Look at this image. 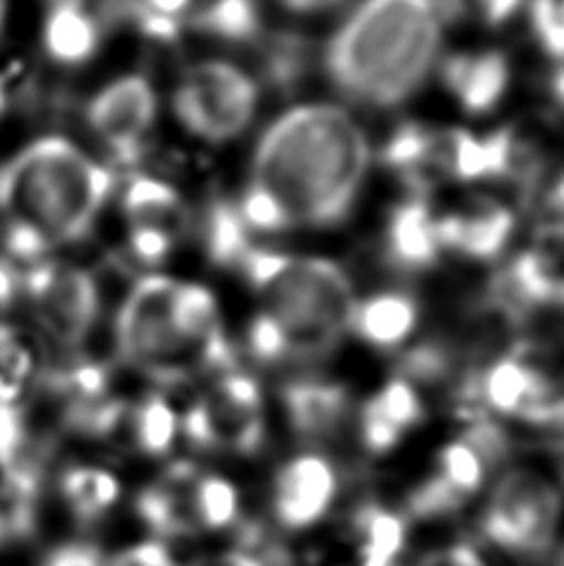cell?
<instances>
[{"mask_svg":"<svg viewBox=\"0 0 564 566\" xmlns=\"http://www.w3.org/2000/svg\"><path fill=\"white\" fill-rule=\"evenodd\" d=\"M368 167L370 145L354 115L326 103L301 105L259 137L251 185L286 209L294 229H326L351 214Z\"/></svg>","mask_w":564,"mask_h":566,"instance_id":"1","label":"cell"},{"mask_svg":"<svg viewBox=\"0 0 564 566\" xmlns=\"http://www.w3.org/2000/svg\"><path fill=\"white\" fill-rule=\"evenodd\" d=\"M442 23L440 0H361L328 40L326 75L351 103L398 107L436 65Z\"/></svg>","mask_w":564,"mask_h":566,"instance_id":"2","label":"cell"},{"mask_svg":"<svg viewBox=\"0 0 564 566\" xmlns=\"http://www.w3.org/2000/svg\"><path fill=\"white\" fill-rule=\"evenodd\" d=\"M115 177L65 137H40L0 167V214L15 256L75 244L103 214Z\"/></svg>","mask_w":564,"mask_h":566,"instance_id":"3","label":"cell"},{"mask_svg":"<svg viewBox=\"0 0 564 566\" xmlns=\"http://www.w3.org/2000/svg\"><path fill=\"white\" fill-rule=\"evenodd\" d=\"M237 271L264 301V311L284 326L291 360L316 363L336 350L356 306L344 269L328 259L251 247Z\"/></svg>","mask_w":564,"mask_h":566,"instance_id":"4","label":"cell"},{"mask_svg":"<svg viewBox=\"0 0 564 566\" xmlns=\"http://www.w3.org/2000/svg\"><path fill=\"white\" fill-rule=\"evenodd\" d=\"M177 281L149 274L127 293L117 313L115 340L119 358L163 386H179L209 370L205 353L179 336L173 321Z\"/></svg>","mask_w":564,"mask_h":566,"instance_id":"5","label":"cell"},{"mask_svg":"<svg viewBox=\"0 0 564 566\" xmlns=\"http://www.w3.org/2000/svg\"><path fill=\"white\" fill-rule=\"evenodd\" d=\"M508 450L510 440L505 430L476 412L468 430L438 452L436 468L410 492V517L438 520L460 512L482 490L488 472L505 460Z\"/></svg>","mask_w":564,"mask_h":566,"instance_id":"6","label":"cell"},{"mask_svg":"<svg viewBox=\"0 0 564 566\" xmlns=\"http://www.w3.org/2000/svg\"><path fill=\"white\" fill-rule=\"evenodd\" d=\"M562 512V494L545 474L530 468H512L492 488L480 530L498 549L542 554L557 537Z\"/></svg>","mask_w":564,"mask_h":566,"instance_id":"7","label":"cell"},{"mask_svg":"<svg viewBox=\"0 0 564 566\" xmlns=\"http://www.w3.org/2000/svg\"><path fill=\"white\" fill-rule=\"evenodd\" d=\"M259 83L224 60L189 65L175 90L173 107L187 133L207 142L239 137L254 119Z\"/></svg>","mask_w":564,"mask_h":566,"instance_id":"8","label":"cell"},{"mask_svg":"<svg viewBox=\"0 0 564 566\" xmlns=\"http://www.w3.org/2000/svg\"><path fill=\"white\" fill-rule=\"evenodd\" d=\"M179 430L199 450L229 454H254L267 438L264 396L259 382L239 370L219 373V378L191 402Z\"/></svg>","mask_w":564,"mask_h":566,"instance_id":"9","label":"cell"},{"mask_svg":"<svg viewBox=\"0 0 564 566\" xmlns=\"http://www.w3.org/2000/svg\"><path fill=\"white\" fill-rule=\"evenodd\" d=\"M40 326L63 346H80L100 316V291L93 274L65 261H35L20 279Z\"/></svg>","mask_w":564,"mask_h":566,"instance_id":"10","label":"cell"},{"mask_svg":"<svg viewBox=\"0 0 564 566\" xmlns=\"http://www.w3.org/2000/svg\"><path fill=\"white\" fill-rule=\"evenodd\" d=\"M468 396L502 418H515L535 428H564V390L540 368L522 358L492 360L468 386Z\"/></svg>","mask_w":564,"mask_h":566,"instance_id":"11","label":"cell"},{"mask_svg":"<svg viewBox=\"0 0 564 566\" xmlns=\"http://www.w3.org/2000/svg\"><path fill=\"white\" fill-rule=\"evenodd\" d=\"M95 137L117 161L139 159L157 117V93L145 75H125L105 85L85 109Z\"/></svg>","mask_w":564,"mask_h":566,"instance_id":"12","label":"cell"},{"mask_svg":"<svg viewBox=\"0 0 564 566\" xmlns=\"http://www.w3.org/2000/svg\"><path fill=\"white\" fill-rule=\"evenodd\" d=\"M495 296L520 316L528 308H564V219L545 221L537 229L532 247L498 281Z\"/></svg>","mask_w":564,"mask_h":566,"instance_id":"13","label":"cell"},{"mask_svg":"<svg viewBox=\"0 0 564 566\" xmlns=\"http://www.w3.org/2000/svg\"><path fill=\"white\" fill-rule=\"evenodd\" d=\"M338 494V472L324 454L304 452L284 462L276 472L271 507L281 527L304 532L316 527L334 507Z\"/></svg>","mask_w":564,"mask_h":566,"instance_id":"14","label":"cell"},{"mask_svg":"<svg viewBox=\"0 0 564 566\" xmlns=\"http://www.w3.org/2000/svg\"><path fill=\"white\" fill-rule=\"evenodd\" d=\"M512 234L515 214L495 199H472L466 209L438 219L440 249H452L476 261L498 259Z\"/></svg>","mask_w":564,"mask_h":566,"instance_id":"15","label":"cell"},{"mask_svg":"<svg viewBox=\"0 0 564 566\" xmlns=\"http://www.w3.org/2000/svg\"><path fill=\"white\" fill-rule=\"evenodd\" d=\"M426 408L418 388L406 378H393L361 408V442L370 454H388L410 430L418 428Z\"/></svg>","mask_w":564,"mask_h":566,"instance_id":"16","label":"cell"},{"mask_svg":"<svg viewBox=\"0 0 564 566\" xmlns=\"http://www.w3.org/2000/svg\"><path fill=\"white\" fill-rule=\"evenodd\" d=\"M291 430L304 440H324L341 430L351 412L348 390L334 380L299 378L281 388Z\"/></svg>","mask_w":564,"mask_h":566,"instance_id":"17","label":"cell"},{"mask_svg":"<svg viewBox=\"0 0 564 566\" xmlns=\"http://www.w3.org/2000/svg\"><path fill=\"white\" fill-rule=\"evenodd\" d=\"M197 474L191 462H175L139 492L137 514L157 537L175 539L197 534L195 514H191V488Z\"/></svg>","mask_w":564,"mask_h":566,"instance_id":"18","label":"cell"},{"mask_svg":"<svg viewBox=\"0 0 564 566\" xmlns=\"http://www.w3.org/2000/svg\"><path fill=\"white\" fill-rule=\"evenodd\" d=\"M442 83L466 113L485 115L508 93L510 63L498 50L452 55L442 65Z\"/></svg>","mask_w":564,"mask_h":566,"instance_id":"19","label":"cell"},{"mask_svg":"<svg viewBox=\"0 0 564 566\" xmlns=\"http://www.w3.org/2000/svg\"><path fill=\"white\" fill-rule=\"evenodd\" d=\"M386 259L403 271H422L436 264L440 256L438 217L432 214L422 197L403 201L388 219L386 227Z\"/></svg>","mask_w":564,"mask_h":566,"instance_id":"20","label":"cell"},{"mask_svg":"<svg viewBox=\"0 0 564 566\" xmlns=\"http://www.w3.org/2000/svg\"><path fill=\"white\" fill-rule=\"evenodd\" d=\"M420 306L410 293L383 291L376 296L356 301L351 311L348 331L380 350H393L406 343L418 326Z\"/></svg>","mask_w":564,"mask_h":566,"instance_id":"21","label":"cell"},{"mask_svg":"<svg viewBox=\"0 0 564 566\" xmlns=\"http://www.w3.org/2000/svg\"><path fill=\"white\" fill-rule=\"evenodd\" d=\"M43 45L58 65H85L100 48V20L85 0H50Z\"/></svg>","mask_w":564,"mask_h":566,"instance_id":"22","label":"cell"},{"mask_svg":"<svg viewBox=\"0 0 564 566\" xmlns=\"http://www.w3.org/2000/svg\"><path fill=\"white\" fill-rule=\"evenodd\" d=\"M123 209L129 227H157L179 239L191 227L187 201L163 179L137 175L127 181Z\"/></svg>","mask_w":564,"mask_h":566,"instance_id":"23","label":"cell"},{"mask_svg":"<svg viewBox=\"0 0 564 566\" xmlns=\"http://www.w3.org/2000/svg\"><path fill=\"white\" fill-rule=\"evenodd\" d=\"M185 28L229 45H257L264 38L259 0H205L195 3Z\"/></svg>","mask_w":564,"mask_h":566,"instance_id":"24","label":"cell"},{"mask_svg":"<svg viewBox=\"0 0 564 566\" xmlns=\"http://www.w3.org/2000/svg\"><path fill=\"white\" fill-rule=\"evenodd\" d=\"M358 566H396L406 549V520L378 504L361 507L351 520Z\"/></svg>","mask_w":564,"mask_h":566,"instance_id":"25","label":"cell"},{"mask_svg":"<svg viewBox=\"0 0 564 566\" xmlns=\"http://www.w3.org/2000/svg\"><path fill=\"white\" fill-rule=\"evenodd\" d=\"M438 129L420 123H406L393 133L380 149V159L388 169L398 171L412 187H426L438 175L436 165Z\"/></svg>","mask_w":564,"mask_h":566,"instance_id":"26","label":"cell"},{"mask_svg":"<svg viewBox=\"0 0 564 566\" xmlns=\"http://www.w3.org/2000/svg\"><path fill=\"white\" fill-rule=\"evenodd\" d=\"M60 490H63L67 507L73 510L77 520L95 522L115 507L119 494H123V484L109 470L77 464L63 474Z\"/></svg>","mask_w":564,"mask_h":566,"instance_id":"27","label":"cell"},{"mask_svg":"<svg viewBox=\"0 0 564 566\" xmlns=\"http://www.w3.org/2000/svg\"><path fill=\"white\" fill-rule=\"evenodd\" d=\"M249 229L237 211V201L215 199L209 201L201 219V241H205L207 256L217 266L239 269L241 259L251 249Z\"/></svg>","mask_w":564,"mask_h":566,"instance_id":"28","label":"cell"},{"mask_svg":"<svg viewBox=\"0 0 564 566\" xmlns=\"http://www.w3.org/2000/svg\"><path fill=\"white\" fill-rule=\"evenodd\" d=\"M261 50V75L267 85L291 93L301 80L306 77L311 67V43L299 33H276L259 40Z\"/></svg>","mask_w":564,"mask_h":566,"instance_id":"29","label":"cell"},{"mask_svg":"<svg viewBox=\"0 0 564 566\" xmlns=\"http://www.w3.org/2000/svg\"><path fill=\"white\" fill-rule=\"evenodd\" d=\"M239 490L221 474H197L191 488V514L197 532L229 530L239 520Z\"/></svg>","mask_w":564,"mask_h":566,"instance_id":"30","label":"cell"},{"mask_svg":"<svg viewBox=\"0 0 564 566\" xmlns=\"http://www.w3.org/2000/svg\"><path fill=\"white\" fill-rule=\"evenodd\" d=\"M179 434V418L163 396L145 398L133 412V438L139 452L163 458Z\"/></svg>","mask_w":564,"mask_h":566,"instance_id":"31","label":"cell"},{"mask_svg":"<svg viewBox=\"0 0 564 566\" xmlns=\"http://www.w3.org/2000/svg\"><path fill=\"white\" fill-rule=\"evenodd\" d=\"M452 370H456V353L448 343L440 340H422L400 360V378H406L416 388L446 382Z\"/></svg>","mask_w":564,"mask_h":566,"instance_id":"32","label":"cell"},{"mask_svg":"<svg viewBox=\"0 0 564 566\" xmlns=\"http://www.w3.org/2000/svg\"><path fill=\"white\" fill-rule=\"evenodd\" d=\"M237 211L249 229V234H254V231L257 234H279V231L294 229V221L289 219L286 209L269 191L251 185V181L237 201Z\"/></svg>","mask_w":564,"mask_h":566,"instance_id":"33","label":"cell"},{"mask_svg":"<svg viewBox=\"0 0 564 566\" xmlns=\"http://www.w3.org/2000/svg\"><path fill=\"white\" fill-rule=\"evenodd\" d=\"M247 350L251 358L264 363V366H279V363L291 360V343L286 331L267 311L251 318L247 328Z\"/></svg>","mask_w":564,"mask_h":566,"instance_id":"34","label":"cell"},{"mask_svg":"<svg viewBox=\"0 0 564 566\" xmlns=\"http://www.w3.org/2000/svg\"><path fill=\"white\" fill-rule=\"evenodd\" d=\"M530 18L542 50L564 60V0H532Z\"/></svg>","mask_w":564,"mask_h":566,"instance_id":"35","label":"cell"},{"mask_svg":"<svg viewBox=\"0 0 564 566\" xmlns=\"http://www.w3.org/2000/svg\"><path fill=\"white\" fill-rule=\"evenodd\" d=\"M522 0H440L442 15L450 18H470L488 28H500L518 13Z\"/></svg>","mask_w":564,"mask_h":566,"instance_id":"36","label":"cell"},{"mask_svg":"<svg viewBox=\"0 0 564 566\" xmlns=\"http://www.w3.org/2000/svg\"><path fill=\"white\" fill-rule=\"evenodd\" d=\"M129 254L143 266L165 264L167 256L173 254L177 239L167 234L165 229L157 227H129Z\"/></svg>","mask_w":564,"mask_h":566,"instance_id":"37","label":"cell"},{"mask_svg":"<svg viewBox=\"0 0 564 566\" xmlns=\"http://www.w3.org/2000/svg\"><path fill=\"white\" fill-rule=\"evenodd\" d=\"M107 566H177V562L165 542L149 539L123 549L117 557L107 562Z\"/></svg>","mask_w":564,"mask_h":566,"instance_id":"38","label":"cell"},{"mask_svg":"<svg viewBox=\"0 0 564 566\" xmlns=\"http://www.w3.org/2000/svg\"><path fill=\"white\" fill-rule=\"evenodd\" d=\"M23 444V420L10 402L0 400V464H10Z\"/></svg>","mask_w":564,"mask_h":566,"instance_id":"39","label":"cell"},{"mask_svg":"<svg viewBox=\"0 0 564 566\" xmlns=\"http://www.w3.org/2000/svg\"><path fill=\"white\" fill-rule=\"evenodd\" d=\"M418 566H488V562L470 544H452V547L428 554Z\"/></svg>","mask_w":564,"mask_h":566,"instance_id":"40","label":"cell"},{"mask_svg":"<svg viewBox=\"0 0 564 566\" xmlns=\"http://www.w3.org/2000/svg\"><path fill=\"white\" fill-rule=\"evenodd\" d=\"M45 566H107V562L93 544H65L50 554Z\"/></svg>","mask_w":564,"mask_h":566,"instance_id":"41","label":"cell"},{"mask_svg":"<svg viewBox=\"0 0 564 566\" xmlns=\"http://www.w3.org/2000/svg\"><path fill=\"white\" fill-rule=\"evenodd\" d=\"M189 566H267V564L249 549H229V552L205 554V557L189 562Z\"/></svg>","mask_w":564,"mask_h":566,"instance_id":"42","label":"cell"},{"mask_svg":"<svg viewBox=\"0 0 564 566\" xmlns=\"http://www.w3.org/2000/svg\"><path fill=\"white\" fill-rule=\"evenodd\" d=\"M18 291L20 279L13 274V269L0 261V318H3V313L10 308V303H13Z\"/></svg>","mask_w":564,"mask_h":566,"instance_id":"43","label":"cell"},{"mask_svg":"<svg viewBox=\"0 0 564 566\" xmlns=\"http://www.w3.org/2000/svg\"><path fill=\"white\" fill-rule=\"evenodd\" d=\"M281 6L294 10V13H324V10H331L344 3V0H279Z\"/></svg>","mask_w":564,"mask_h":566,"instance_id":"44","label":"cell"},{"mask_svg":"<svg viewBox=\"0 0 564 566\" xmlns=\"http://www.w3.org/2000/svg\"><path fill=\"white\" fill-rule=\"evenodd\" d=\"M545 209L555 214V219H564V171L545 191Z\"/></svg>","mask_w":564,"mask_h":566,"instance_id":"45","label":"cell"},{"mask_svg":"<svg viewBox=\"0 0 564 566\" xmlns=\"http://www.w3.org/2000/svg\"><path fill=\"white\" fill-rule=\"evenodd\" d=\"M550 87H552V97H555V103L564 107V65L557 70L555 75H552Z\"/></svg>","mask_w":564,"mask_h":566,"instance_id":"46","label":"cell"},{"mask_svg":"<svg viewBox=\"0 0 564 566\" xmlns=\"http://www.w3.org/2000/svg\"><path fill=\"white\" fill-rule=\"evenodd\" d=\"M6 20H8V0H0V35L6 30Z\"/></svg>","mask_w":564,"mask_h":566,"instance_id":"47","label":"cell"},{"mask_svg":"<svg viewBox=\"0 0 564 566\" xmlns=\"http://www.w3.org/2000/svg\"><path fill=\"white\" fill-rule=\"evenodd\" d=\"M3 109H6V87L0 83V115H3Z\"/></svg>","mask_w":564,"mask_h":566,"instance_id":"48","label":"cell"}]
</instances>
